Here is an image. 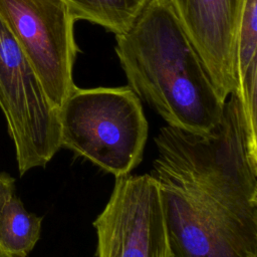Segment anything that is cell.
Segmentation results:
<instances>
[{
  "instance_id": "3957f363",
  "label": "cell",
  "mask_w": 257,
  "mask_h": 257,
  "mask_svg": "<svg viewBox=\"0 0 257 257\" xmlns=\"http://www.w3.org/2000/svg\"><path fill=\"white\" fill-rule=\"evenodd\" d=\"M60 144L115 178L142 162L149 125L128 87L75 86L58 109Z\"/></svg>"
},
{
  "instance_id": "30bf717a",
  "label": "cell",
  "mask_w": 257,
  "mask_h": 257,
  "mask_svg": "<svg viewBox=\"0 0 257 257\" xmlns=\"http://www.w3.org/2000/svg\"><path fill=\"white\" fill-rule=\"evenodd\" d=\"M75 20L100 25L114 35L124 32L148 0H63Z\"/></svg>"
},
{
  "instance_id": "9c48e42d",
  "label": "cell",
  "mask_w": 257,
  "mask_h": 257,
  "mask_svg": "<svg viewBox=\"0 0 257 257\" xmlns=\"http://www.w3.org/2000/svg\"><path fill=\"white\" fill-rule=\"evenodd\" d=\"M42 217L13 196L0 215V257H27L40 239Z\"/></svg>"
},
{
  "instance_id": "ba28073f",
  "label": "cell",
  "mask_w": 257,
  "mask_h": 257,
  "mask_svg": "<svg viewBox=\"0 0 257 257\" xmlns=\"http://www.w3.org/2000/svg\"><path fill=\"white\" fill-rule=\"evenodd\" d=\"M238 95L247 151L257 161V0H246L236 42Z\"/></svg>"
},
{
  "instance_id": "6da1fadb",
  "label": "cell",
  "mask_w": 257,
  "mask_h": 257,
  "mask_svg": "<svg viewBox=\"0 0 257 257\" xmlns=\"http://www.w3.org/2000/svg\"><path fill=\"white\" fill-rule=\"evenodd\" d=\"M155 144L150 175L173 257H257V166L237 93L210 135L165 125Z\"/></svg>"
},
{
  "instance_id": "52a82bcc",
  "label": "cell",
  "mask_w": 257,
  "mask_h": 257,
  "mask_svg": "<svg viewBox=\"0 0 257 257\" xmlns=\"http://www.w3.org/2000/svg\"><path fill=\"white\" fill-rule=\"evenodd\" d=\"M223 101L237 90L236 42L246 0H169Z\"/></svg>"
},
{
  "instance_id": "8fae6325",
  "label": "cell",
  "mask_w": 257,
  "mask_h": 257,
  "mask_svg": "<svg viewBox=\"0 0 257 257\" xmlns=\"http://www.w3.org/2000/svg\"><path fill=\"white\" fill-rule=\"evenodd\" d=\"M15 195V180L9 174L5 172H0V215L10 201V199Z\"/></svg>"
},
{
  "instance_id": "7a4b0ae2",
  "label": "cell",
  "mask_w": 257,
  "mask_h": 257,
  "mask_svg": "<svg viewBox=\"0 0 257 257\" xmlns=\"http://www.w3.org/2000/svg\"><path fill=\"white\" fill-rule=\"evenodd\" d=\"M127 86L168 125L208 136L224 103L169 0H148L133 24L115 35Z\"/></svg>"
},
{
  "instance_id": "8992f818",
  "label": "cell",
  "mask_w": 257,
  "mask_h": 257,
  "mask_svg": "<svg viewBox=\"0 0 257 257\" xmlns=\"http://www.w3.org/2000/svg\"><path fill=\"white\" fill-rule=\"evenodd\" d=\"M93 227L95 257H173L159 188L150 174L116 177Z\"/></svg>"
},
{
  "instance_id": "5b68a950",
  "label": "cell",
  "mask_w": 257,
  "mask_h": 257,
  "mask_svg": "<svg viewBox=\"0 0 257 257\" xmlns=\"http://www.w3.org/2000/svg\"><path fill=\"white\" fill-rule=\"evenodd\" d=\"M0 17L58 110L76 86L75 18L63 0H0Z\"/></svg>"
},
{
  "instance_id": "277c9868",
  "label": "cell",
  "mask_w": 257,
  "mask_h": 257,
  "mask_svg": "<svg viewBox=\"0 0 257 257\" xmlns=\"http://www.w3.org/2000/svg\"><path fill=\"white\" fill-rule=\"evenodd\" d=\"M0 108L20 175L45 167L61 149L58 110L13 34L0 17Z\"/></svg>"
}]
</instances>
